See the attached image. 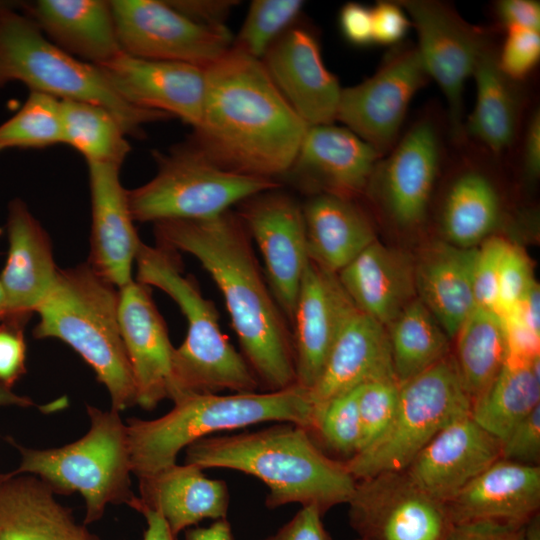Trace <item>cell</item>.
I'll return each instance as SVG.
<instances>
[{
	"label": "cell",
	"instance_id": "ba28073f",
	"mask_svg": "<svg viewBox=\"0 0 540 540\" xmlns=\"http://www.w3.org/2000/svg\"><path fill=\"white\" fill-rule=\"evenodd\" d=\"M0 61L10 81L19 80L31 91L104 107L126 135L139 137L143 125L171 117L127 102L96 65L54 45L31 18L4 3H0Z\"/></svg>",
	"mask_w": 540,
	"mask_h": 540
},
{
	"label": "cell",
	"instance_id": "f6af8a7d",
	"mask_svg": "<svg viewBox=\"0 0 540 540\" xmlns=\"http://www.w3.org/2000/svg\"><path fill=\"white\" fill-rule=\"evenodd\" d=\"M534 281L528 255L521 247L510 244L500 267L497 312L501 316L509 313Z\"/></svg>",
	"mask_w": 540,
	"mask_h": 540
},
{
	"label": "cell",
	"instance_id": "52a82bcc",
	"mask_svg": "<svg viewBox=\"0 0 540 540\" xmlns=\"http://www.w3.org/2000/svg\"><path fill=\"white\" fill-rule=\"evenodd\" d=\"M88 432L57 448L25 447L13 438L9 443L20 454L13 474H29L43 481L55 494L79 493L85 501L84 524L100 520L109 504H127L136 496L131 490V460L127 426L119 412L87 405Z\"/></svg>",
	"mask_w": 540,
	"mask_h": 540
},
{
	"label": "cell",
	"instance_id": "6125c7cd",
	"mask_svg": "<svg viewBox=\"0 0 540 540\" xmlns=\"http://www.w3.org/2000/svg\"><path fill=\"white\" fill-rule=\"evenodd\" d=\"M8 318V305L3 287L0 283V323Z\"/></svg>",
	"mask_w": 540,
	"mask_h": 540
},
{
	"label": "cell",
	"instance_id": "680465c9",
	"mask_svg": "<svg viewBox=\"0 0 540 540\" xmlns=\"http://www.w3.org/2000/svg\"><path fill=\"white\" fill-rule=\"evenodd\" d=\"M146 520V530L142 540H177L164 518L156 511L140 507L136 509Z\"/></svg>",
	"mask_w": 540,
	"mask_h": 540
},
{
	"label": "cell",
	"instance_id": "be15d7a7",
	"mask_svg": "<svg viewBox=\"0 0 540 540\" xmlns=\"http://www.w3.org/2000/svg\"><path fill=\"white\" fill-rule=\"evenodd\" d=\"M10 82V79L0 61V87Z\"/></svg>",
	"mask_w": 540,
	"mask_h": 540
},
{
	"label": "cell",
	"instance_id": "4316f807",
	"mask_svg": "<svg viewBox=\"0 0 540 540\" xmlns=\"http://www.w3.org/2000/svg\"><path fill=\"white\" fill-rule=\"evenodd\" d=\"M202 471L194 464L176 463L138 478L139 496H135L128 506L158 512L175 536L204 519L227 518L229 492L226 483L208 478Z\"/></svg>",
	"mask_w": 540,
	"mask_h": 540
},
{
	"label": "cell",
	"instance_id": "30bf717a",
	"mask_svg": "<svg viewBox=\"0 0 540 540\" xmlns=\"http://www.w3.org/2000/svg\"><path fill=\"white\" fill-rule=\"evenodd\" d=\"M452 354L400 383L396 413L387 430L345 464L356 481L405 470L444 427L470 413Z\"/></svg>",
	"mask_w": 540,
	"mask_h": 540
},
{
	"label": "cell",
	"instance_id": "d6986e66",
	"mask_svg": "<svg viewBox=\"0 0 540 540\" xmlns=\"http://www.w3.org/2000/svg\"><path fill=\"white\" fill-rule=\"evenodd\" d=\"M381 157L346 127L334 123L309 126L283 177L310 195L326 193L353 199L364 193Z\"/></svg>",
	"mask_w": 540,
	"mask_h": 540
},
{
	"label": "cell",
	"instance_id": "ffe728a7",
	"mask_svg": "<svg viewBox=\"0 0 540 540\" xmlns=\"http://www.w3.org/2000/svg\"><path fill=\"white\" fill-rule=\"evenodd\" d=\"M355 309L337 275L308 258L291 323L296 385L306 390L315 385L342 326Z\"/></svg>",
	"mask_w": 540,
	"mask_h": 540
},
{
	"label": "cell",
	"instance_id": "484cf974",
	"mask_svg": "<svg viewBox=\"0 0 540 540\" xmlns=\"http://www.w3.org/2000/svg\"><path fill=\"white\" fill-rule=\"evenodd\" d=\"M385 375H395L387 330L356 308L342 326L319 379L308 390L315 427L331 400Z\"/></svg>",
	"mask_w": 540,
	"mask_h": 540
},
{
	"label": "cell",
	"instance_id": "cb8c5ba5",
	"mask_svg": "<svg viewBox=\"0 0 540 540\" xmlns=\"http://www.w3.org/2000/svg\"><path fill=\"white\" fill-rule=\"evenodd\" d=\"M8 252L0 273L7 305L6 321L25 326L50 292L57 273L51 240L20 198L8 205Z\"/></svg>",
	"mask_w": 540,
	"mask_h": 540
},
{
	"label": "cell",
	"instance_id": "60d3db41",
	"mask_svg": "<svg viewBox=\"0 0 540 540\" xmlns=\"http://www.w3.org/2000/svg\"><path fill=\"white\" fill-rule=\"evenodd\" d=\"M360 387V386H359ZM359 387L331 400L319 414L315 432L332 450L352 458L363 447Z\"/></svg>",
	"mask_w": 540,
	"mask_h": 540
},
{
	"label": "cell",
	"instance_id": "9f6ffc18",
	"mask_svg": "<svg viewBox=\"0 0 540 540\" xmlns=\"http://www.w3.org/2000/svg\"><path fill=\"white\" fill-rule=\"evenodd\" d=\"M540 289L536 280L531 284L523 298L515 306L529 327L540 335L539 323Z\"/></svg>",
	"mask_w": 540,
	"mask_h": 540
},
{
	"label": "cell",
	"instance_id": "ac0fdd59",
	"mask_svg": "<svg viewBox=\"0 0 540 540\" xmlns=\"http://www.w3.org/2000/svg\"><path fill=\"white\" fill-rule=\"evenodd\" d=\"M96 66L130 104L178 117L193 129L200 124L206 68L139 58L124 52Z\"/></svg>",
	"mask_w": 540,
	"mask_h": 540
},
{
	"label": "cell",
	"instance_id": "e575fe53",
	"mask_svg": "<svg viewBox=\"0 0 540 540\" xmlns=\"http://www.w3.org/2000/svg\"><path fill=\"white\" fill-rule=\"evenodd\" d=\"M540 356H507L491 385L471 403V417L501 443L540 406Z\"/></svg>",
	"mask_w": 540,
	"mask_h": 540
},
{
	"label": "cell",
	"instance_id": "9c48e42d",
	"mask_svg": "<svg viewBox=\"0 0 540 540\" xmlns=\"http://www.w3.org/2000/svg\"><path fill=\"white\" fill-rule=\"evenodd\" d=\"M156 175L127 190L134 221L201 220L215 217L257 193L280 188L277 180L224 170L190 140L154 151Z\"/></svg>",
	"mask_w": 540,
	"mask_h": 540
},
{
	"label": "cell",
	"instance_id": "f5cc1de1",
	"mask_svg": "<svg viewBox=\"0 0 540 540\" xmlns=\"http://www.w3.org/2000/svg\"><path fill=\"white\" fill-rule=\"evenodd\" d=\"M523 526L492 521L455 524L445 540H524Z\"/></svg>",
	"mask_w": 540,
	"mask_h": 540
},
{
	"label": "cell",
	"instance_id": "bcb514c9",
	"mask_svg": "<svg viewBox=\"0 0 540 540\" xmlns=\"http://www.w3.org/2000/svg\"><path fill=\"white\" fill-rule=\"evenodd\" d=\"M501 458L526 465H539L540 406L519 422L502 441Z\"/></svg>",
	"mask_w": 540,
	"mask_h": 540
},
{
	"label": "cell",
	"instance_id": "5bb4252c",
	"mask_svg": "<svg viewBox=\"0 0 540 540\" xmlns=\"http://www.w3.org/2000/svg\"><path fill=\"white\" fill-rule=\"evenodd\" d=\"M118 41L126 54L207 68L232 46L229 30L191 21L168 1H110Z\"/></svg>",
	"mask_w": 540,
	"mask_h": 540
},
{
	"label": "cell",
	"instance_id": "603a6c76",
	"mask_svg": "<svg viewBox=\"0 0 540 540\" xmlns=\"http://www.w3.org/2000/svg\"><path fill=\"white\" fill-rule=\"evenodd\" d=\"M91 196V235L88 263L120 289L132 280V267L141 244L134 227L120 165L87 163Z\"/></svg>",
	"mask_w": 540,
	"mask_h": 540
},
{
	"label": "cell",
	"instance_id": "e0dca14e",
	"mask_svg": "<svg viewBox=\"0 0 540 540\" xmlns=\"http://www.w3.org/2000/svg\"><path fill=\"white\" fill-rule=\"evenodd\" d=\"M261 62L284 99L308 126L336 121L342 88L325 66L312 31L292 26L271 45Z\"/></svg>",
	"mask_w": 540,
	"mask_h": 540
},
{
	"label": "cell",
	"instance_id": "5b68a950",
	"mask_svg": "<svg viewBox=\"0 0 540 540\" xmlns=\"http://www.w3.org/2000/svg\"><path fill=\"white\" fill-rule=\"evenodd\" d=\"M136 281L170 296L187 321L183 343L174 349L169 399L192 394L255 392L259 381L243 355L220 329L214 303L197 283L184 275L178 252L141 242L136 256Z\"/></svg>",
	"mask_w": 540,
	"mask_h": 540
},
{
	"label": "cell",
	"instance_id": "f546056e",
	"mask_svg": "<svg viewBox=\"0 0 540 540\" xmlns=\"http://www.w3.org/2000/svg\"><path fill=\"white\" fill-rule=\"evenodd\" d=\"M0 540H100L39 478L13 474L0 485Z\"/></svg>",
	"mask_w": 540,
	"mask_h": 540
},
{
	"label": "cell",
	"instance_id": "2e32d148",
	"mask_svg": "<svg viewBox=\"0 0 540 540\" xmlns=\"http://www.w3.org/2000/svg\"><path fill=\"white\" fill-rule=\"evenodd\" d=\"M236 211L264 261L265 277L290 326L308 262L302 205L280 190L257 193Z\"/></svg>",
	"mask_w": 540,
	"mask_h": 540
},
{
	"label": "cell",
	"instance_id": "f907efd6",
	"mask_svg": "<svg viewBox=\"0 0 540 540\" xmlns=\"http://www.w3.org/2000/svg\"><path fill=\"white\" fill-rule=\"evenodd\" d=\"M322 515L314 504L302 506L288 523L263 540H331Z\"/></svg>",
	"mask_w": 540,
	"mask_h": 540
},
{
	"label": "cell",
	"instance_id": "db71d44e",
	"mask_svg": "<svg viewBox=\"0 0 540 540\" xmlns=\"http://www.w3.org/2000/svg\"><path fill=\"white\" fill-rule=\"evenodd\" d=\"M495 11L505 29L523 28L540 32L539 1L501 0L496 3Z\"/></svg>",
	"mask_w": 540,
	"mask_h": 540
},
{
	"label": "cell",
	"instance_id": "277c9868",
	"mask_svg": "<svg viewBox=\"0 0 540 540\" xmlns=\"http://www.w3.org/2000/svg\"><path fill=\"white\" fill-rule=\"evenodd\" d=\"M173 403L161 417L126 422L131 469L137 478L176 464L182 449L215 432L263 422L292 423L310 432L315 427L308 390L298 385L262 393L192 394Z\"/></svg>",
	"mask_w": 540,
	"mask_h": 540
},
{
	"label": "cell",
	"instance_id": "c3c4849f",
	"mask_svg": "<svg viewBox=\"0 0 540 540\" xmlns=\"http://www.w3.org/2000/svg\"><path fill=\"white\" fill-rule=\"evenodd\" d=\"M371 15L373 44L399 45L412 27L410 18L398 1H378L371 8Z\"/></svg>",
	"mask_w": 540,
	"mask_h": 540
},
{
	"label": "cell",
	"instance_id": "f1b7e54d",
	"mask_svg": "<svg viewBox=\"0 0 540 540\" xmlns=\"http://www.w3.org/2000/svg\"><path fill=\"white\" fill-rule=\"evenodd\" d=\"M477 247L434 242L414 260L417 298L450 339L476 307L473 273Z\"/></svg>",
	"mask_w": 540,
	"mask_h": 540
},
{
	"label": "cell",
	"instance_id": "4fadbf2b",
	"mask_svg": "<svg viewBox=\"0 0 540 540\" xmlns=\"http://www.w3.org/2000/svg\"><path fill=\"white\" fill-rule=\"evenodd\" d=\"M347 504L350 525L363 540H445L453 527L446 503L405 470L358 480Z\"/></svg>",
	"mask_w": 540,
	"mask_h": 540
},
{
	"label": "cell",
	"instance_id": "7dc6e473",
	"mask_svg": "<svg viewBox=\"0 0 540 540\" xmlns=\"http://www.w3.org/2000/svg\"><path fill=\"white\" fill-rule=\"evenodd\" d=\"M24 326L0 323V385L12 389L26 373V342Z\"/></svg>",
	"mask_w": 540,
	"mask_h": 540
},
{
	"label": "cell",
	"instance_id": "44dd1931",
	"mask_svg": "<svg viewBox=\"0 0 540 540\" xmlns=\"http://www.w3.org/2000/svg\"><path fill=\"white\" fill-rule=\"evenodd\" d=\"M118 317L134 378L136 404L152 410L169 399L175 347L150 287L132 280L120 288Z\"/></svg>",
	"mask_w": 540,
	"mask_h": 540
},
{
	"label": "cell",
	"instance_id": "91938a15",
	"mask_svg": "<svg viewBox=\"0 0 540 540\" xmlns=\"http://www.w3.org/2000/svg\"><path fill=\"white\" fill-rule=\"evenodd\" d=\"M10 405L30 407L34 405V403L30 398L19 396L15 394L12 389L0 385V407Z\"/></svg>",
	"mask_w": 540,
	"mask_h": 540
},
{
	"label": "cell",
	"instance_id": "816d5d0a",
	"mask_svg": "<svg viewBox=\"0 0 540 540\" xmlns=\"http://www.w3.org/2000/svg\"><path fill=\"white\" fill-rule=\"evenodd\" d=\"M339 26L344 38L356 46L373 44L371 8L349 2L339 12Z\"/></svg>",
	"mask_w": 540,
	"mask_h": 540
},
{
	"label": "cell",
	"instance_id": "681fc988",
	"mask_svg": "<svg viewBox=\"0 0 540 540\" xmlns=\"http://www.w3.org/2000/svg\"><path fill=\"white\" fill-rule=\"evenodd\" d=\"M168 3L185 17L206 28L228 30L226 20L238 5L232 0H173Z\"/></svg>",
	"mask_w": 540,
	"mask_h": 540
},
{
	"label": "cell",
	"instance_id": "ab89813d",
	"mask_svg": "<svg viewBox=\"0 0 540 540\" xmlns=\"http://www.w3.org/2000/svg\"><path fill=\"white\" fill-rule=\"evenodd\" d=\"M303 6L300 0L252 1L231 47L261 60L271 45L293 26Z\"/></svg>",
	"mask_w": 540,
	"mask_h": 540
},
{
	"label": "cell",
	"instance_id": "d6a6232c",
	"mask_svg": "<svg viewBox=\"0 0 540 540\" xmlns=\"http://www.w3.org/2000/svg\"><path fill=\"white\" fill-rule=\"evenodd\" d=\"M472 77L476 103L464 123L468 136L494 155L506 151L516 139L522 97L516 81L500 69L497 51L489 44L481 54Z\"/></svg>",
	"mask_w": 540,
	"mask_h": 540
},
{
	"label": "cell",
	"instance_id": "03108f58",
	"mask_svg": "<svg viewBox=\"0 0 540 540\" xmlns=\"http://www.w3.org/2000/svg\"><path fill=\"white\" fill-rule=\"evenodd\" d=\"M355 540H363V539H361V538H358V539H355Z\"/></svg>",
	"mask_w": 540,
	"mask_h": 540
},
{
	"label": "cell",
	"instance_id": "f35d334b",
	"mask_svg": "<svg viewBox=\"0 0 540 540\" xmlns=\"http://www.w3.org/2000/svg\"><path fill=\"white\" fill-rule=\"evenodd\" d=\"M58 143H63L61 101L45 93L31 91L18 112L0 125V152Z\"/></svg>",
	"mask_w": 540,
	"mask_h": 540
},
{
	"label": "cell",
	"instance_id": "11a10c76",
	"mask_svg": "<svg viewBox=\"0 0 540 540\" xmlns=\"http://www.w3.org/2000/svg\"><path fill=\"white\" fill-rule=\"evenodd\" d=\"M523 171L528 180L540 174V112L535 109L528 120L522 149Z\"/></svg>",
	"mask_w": 540,
	"mask_h": 540
},
{
	"label": "cell",
	"instance_id": "7402d4cb",
	"mask_svg": "<svg viewBox=\"0 0 540 540\" xmlns=\"http://www.w3.org/2000/svg\"><path fill=\"white\" fill-rule=\"evenodd\" d=\"M501 445L469 413L438 432L405 471L427 494L448 503L501 458Z\"/></svg>",
	"mask_w": 540,
	"mask_h": 540
},
{
	"label": "cell",
	"instance_id": "74e56055",
	"mask_svg": "<svg viewBox=\"0 0 540 540\" xmlns=\"http://www.w3.org/2000/svg\"><path fill=\"white\" fill-rule=\"evenodd\" d=\"M60 101L63 143L82 154L87 163L121 166L131 147L116 117L96 104Z\"/></svg>",
	"mask_w": 540,
	"mask_h": 540
},
{
	"label": "cell",
	"instance_id": "d590c367",
	"mask_svg": "<svg viewBox=\"0 0 540 540\" xmlns=\"http://www.w3.org/2000/svg\"><path fill=\"white\" fill-rule=\"evenodd\" d=\"M453 339V358L472 403L491 385L507 359L503 317L497 311L476 306Z\"/></svg>",
	"mask_w": 540,
	"mask_h": 540
},
{
	"label": "cell",
	"instance_id": "7bdbcfd3",
	"mask_svg": "<svg viewBox=\"0 0 540 540\" xmlns=\"http://www.w3.org/2000/svg\"><path fill=\"white\" fill-rule=\"evenodd\" d=\"M510 244L490 235L477 246L473 273L476 306L497 311L500 267Z\"/></svg>",
	"mask_w": 540,
	"mask_h": 540
},
{
	"label": "cell",
	"instance_id": "6da1fadb",
	"mask_svg": "<svg viewBox=\"0 0 540 540\" xmlns=\"http://www.w3.org/2000/svg\"><path fill=\"white\" fill-rule=\"evenodd\" d=\"M157 244L193 255L223 295L249 367L268 391L296 385L292 330L268 286L242 220L227 210L154 223Z\"/></svg>",
	"mask_w": 540,
	"mask_h": 540
},
{
	"label": "cell",
	"instance_id": "1f68e13d",
	"mask_svg": "<svg viewBox=\"0 0 540 540\" xmlns=\"http://www.w3.org/2000/svg\"><path fill=\"white\" fill-rule=\"evenodd\" d=\"M302 211L308 258L328 272L337 274L377 240L370 220L353 199L310 195Z\"/></svg>",
	"mask_w": 540,
	"mask_h": 540
},
{
	"label": "cell",
	"instance_id": "b9f144b4",
	"mask_svg": "<svg viewBox=\"0 0 540 540\" xmlns=\"http://www.w3.org/2000/svg\"><path fill=\"white\" fill-rule=\"evenodd\" d=\"M400 383L395 375L371 379L359 387L358 409L363 431V447L377 440L389 427L396 413Z\"/></svg>",
	"mask_w": 540,
	"mask_h": 540
},
{
	"label": "cell",
	"instance_id": "7a4b0ae2",
	"mask_svg": "<svg viewBox=\"0 0 540 540\" xmlns=\"http://www.w3.org/2000/svg\"><path fill=\"white\" fill-rule=\"evenodd\" d=\"M205 70L202 118L189 140L229 172L283 177L309 126L284 99L261 60L231 47Z\"/></svg>",
	"mask_w": 540,
	"mask_h": 540
},
{
	"label": "cell",
	"instance_id": "ee69618b",
	"mask_svg": "<svg viewBox=\"0 0 540 540\" xmlns=\"http://www.w3.org/2000/svg\"><path fill=\"white\" fill-rule=\"evenodd\" d=\"M540 59V32L523 29H506V37L497 60L500 69L510 79L518 82L528 76Z\"/></svg>",
	"mask_w": 540,
	"mask_h": 540
},
{
	"label": "cell",
	"instance_id": "8992f818",
	"mask_svg": "<svg viewBox=\"0 0 540 540\" xmlns=\"http://www.w3.org/2000/svg\"><path fill=\"white\" fill-rule=\"evenodd\" d=\"M119 289L88 262L59 269L55 282L36 308L37 339L55 338L76 351L93 369L118 412L136 405V388L121 336Z\"/></svg>",
	"mask_w": 540,
	"mask_h": 540
},
{
	"label": "cell",
	"instance_id": "94428289",
	"mask_svg": "<svg viewBox=\"0 0 540 540\" xmlns=\"http://www.w3.org/2000/svg\"><path fill=\"white\" fill-rule=\"evenodd\" d=\"M524 540H540V514L533 515L523 526Z\"/></svg>",
	"mask_w": 540,
	"mask_h": 540
},
{
	"label": "cell",
	"instance_id": "8fae6325",
	"mask_svg": "<svg viewBox=\"0 0 540 540\" xmlns=\"http://www.w3.org/2000/svg\"><path fill=\"white\" fill-rule=\"evenodd\" d=\"M415 28V45L429 78L440 87L448 109L450 134L464 139L463 93L476 64L490 44L482 29L464 20L451 5L437 0H402Z\"/></svg>",
	"mask_w": 540,
	"mask_h": 540
},
{
	"label": "cell",
	"instance_id": "9a60e30c",
	"mask_svg": "<svg viewBox=\"0 0 540 540\" xmlns=\"http://www.w3.org/2000/svg\"><path fill=\"white\" fill-rule=\"evenodd\" d=\"M444 157L440 125L417 119L376 163L364 192L401 228L423 223Z\"/></svg>",
	"mask_w": 540,
	"mask_h": 540
},
{
	"label": "cell",
	"instance_id": "836d02e7",
	"mask_svg": "<svg viewBox=\"0 0 540 540\" xmlns=\"http://www.w3.org/2000/svg\"><path fill=\"white\" fill-rule=\"evenodd\" d=\"M501 218V198L491 177L476 166L461 169L452 179L441 208L445 241L477 247L489 237Z\"/></svg>",
	"mask_w": 540,
	"mask_h": 540
},
{
	"label": "cell",
	"instance_id": "d4e9b609",
	"mask_svg": "<svg viewBox=\"0 0 540 540\" xmlns=\"http://www.w3.org/2000/svg\"><path fill=\"white\" fill-rule=\"evenodd\" d=\"M453 525L492 521L523 526L540 507V467L500 458L446 503Z\"/></svg>",
	"mask_w": 540,
	"mask_h": 540
},
{
	"label": "cell",
	"instance_id": "6f0895ef",
	"mask_svg": "<svg viewBox=\"0 0 540 540\" xmlns=\"http://www.w3.org/2000/svg\"><path fill=\"white\" fill-rule=\"evenodd\" d=\"M184 540H233L231 525L225 518L208 527H191L185 531Z\"/></svg>",
	"mask_w": 540,
	"mask_h": 540
},
{
	"label": "cell",
	"instance_id": "8d00e7d4",
	"mask_svg": "<svg viewBox=\"0 0 540 540\" xmlns=\"http://www.w3.org/2000/svg\"><path fill=\"white\" fill-rule=\"evenodd\" d=\"M386 330L399 383L421 374L450 354V338L418 298Z\"/></svg>",
	"mask_w": 540,
	"mask_h": 540
},
{
	"label": "cell",
	"instance_id": "e7e4bbea",
	"mask_svg": "<svg viewBox=\"0 0 540 540\" xmlns=\"http://www.w3.org/2000/svg\"><path fill=\"white\" fill-rule=\"evenodd\" d=\"M8 473H0V485L2 484V482L8 477Z\"/></svg>",
	"mask_w": 540,
	"mask_h": 540
},
{
	"label": "cell",
	"instance_id": "7c38bea8",
	"mask_svg": "<svg viewBox=\"0 0 540 540\" xmlns=\"http://www.w3.org/2000/svg\"><path fill=\"white\" fill-rule=\"evenodd\" d=\"M428 80L416 46L396 45L373 75L342 88L336 120L383 157L398 141L409 104Z\"/></svg>",
	"mask_w": 540,
	"mask_h": 540
},
{
	"label": "cell",
	"instance_id": "3957f363",
	"mask_svg": "<svg viewBox=\"0 0 540 540\" xmlns=\"http://www.w3.org/2000/svg\"><path fill=\"white\" fill-rule=\"evenodd\" d=\"M186 463L200 468H227L262 481L266 506L314 504L324 514L348 503L356 480L345 462L325 455L308 429L279 422L256 432L209 436L186 448Z\"/></svg>",
	"mask_w": 540,
	"mask_h": 540
},
{
	"label": "cell",
	"instance_id": "83f0119b",
	"mask_svg": "<svg viewBox=\"0 0 540 540\" xmlns=\"http://www.w3.org/2000/svg\"><path fill=\"white\" fill-rule=\"evenodd\" d=\"M336 275L355 307L385 328L417 298L414 260L378 240Z\"/></svg>",
	"mask_w": 540,
	"mask_h": 540
},
{
	"label": "cell",
	"instance_id": "4dcf8cb0",
	"mask_svg": "<svg viewBox=\"0 0 540 540\" xmlns=\"http://www.w3.org/2000/svg\"><path fill=\"white\" fill-rule=\"evenodd\" d=\"M27 10L49 41L85 62L99 65L123 52L110 1L39 0Z\"/></svg>",
	"mask_w": 540,
	"mask_h": 540
}]
</instances>
